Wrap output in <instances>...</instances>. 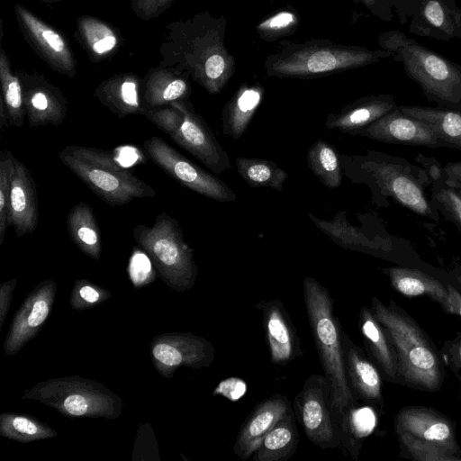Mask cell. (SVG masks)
<instances>
[{
    "mask_svg": "<svg viewBox=\"0 0 461 461\" xmlns=\"http://www.w3.org/2000/svg\"><path fill=\"white\" fill-rule=\"evenodd\" d=\"M159 47L158 65L186 71L210 95L219 94L236 70V60L225 46L227 21L209 12L167 23Z\"/></svg>",
    "mask_w": 461,
    "mask_h": 461,
    "instance_id": "cell-1",
    "label": "cell"
},
{
    "mask_svg": "<svg viewBox=\"0 0 461 461\" xmlns=\"http://www.w3.org/2000/svg\"><path fill=\"white\" fill-rule=\"evenodd\" d=\"M341 165L348 180L369 187L376 206H388L387 198H392L418 215L438 221V211L425 194L433 180L424 167L376 150L341 154Z\"/></svg>",
    "mask_w": 461,
    "mask_h": 461,
    "instance_id": "cell-2",
    "label": "cell"
},
{
    "mask_svg": "<svg viewBox=\"0 0 461 461\" xmlns=\"http://www.w3.org/2000/svg\"><path fill=\"white\" fill-rule=\"evenodd\" d=\"M390 51L346 45L327 39L303 42L282 40L278 50L267 56V77L277 78H316L344 72L391 59Z\"/></svg>",
    "mask_w": 461,
    "mask_h": 461,
    "instance_id": "cell-3",
    "label": "cell"
},
{
    "mask_svg": "<svg viewBox=\"0 0 461 461\" xmlns=\"http://www.w3.org/2000/svg\"><path fill=\"white\" fill-rule=\"evenodd\" d=\"M303 286L312 335L324 375L330 386L331 406L341 429L348 414L358 402L346 375L343 330L334 313V302L328 289L312 276H306Z\"/></svg>",
    "mask_w": 461,
    "mask_h": 461,
    "instance_id": "cell-4",
    "label": "cell"
},
{
    "mask_svg": "<svg viewBox=\"0 0 461 461\" xmlns=\"http://www.w3.org/2000/svg\"><path fill=\"white\" fill-rule=\"evenodd\" d=\"M370 310L385 329L396 353L401 383L418 390H440L444 371L438 352L419 324L395 302L376 296Z\"/></svg>",
    "mask_w": 461,
    "mask_h": 461,
    "instance_id": "cell-5",
    "label": "cell"
},
{
    "mask_svg": "<svg viewBox=\"0 0 461 461\" xmlns=\"http://www.w3.org/2000/svg\"><path fill=\"white\" fill-rule=\"evenodd\" d=\"M380 49L402 64L406 75L438 107L461 111V65L430 50L398 30L381 33Z\"/></svg>",
    "mask_w": 461,
    "mask_h": 461,
    "instance_id": "cell-6",
    "label": "cell"
},
{
    "mask_svg": "<svg viewBox=\"0 0 461 461\" xmlns=\"http://www.w3.org/2000/svg\"><path fill=\"white\" fill-rule=\"evenodd\" d=\"M61 162L95 194L112 206L152 198L157 192L101 149L69 145L59 153Z\"/></svg>",
    "mask_w": 461,
    "mask_h": 461,
    "instance_id": "cell-7",
    "label": "cell"
},
{
    "mask_svg": "<svg viewBox=\"0 0 461 461\" xmlns=\"http://www.w3.org/2000/svg\"><path fill=\"white\" fill-rule=\"evenodd\" d=\"M132 236L168 287L176 292L194 287L198 276L194 249L185 242L175 218L162 212L152 226L136 225Z\"/></svg>",
    "mask_w": 461,
    "mask_h": 461,
    "instance_id": "cell-8",
    "label": "cell"
},
{
    "mask_svg": "<svg viewBox=\"0 0 461 461\" xmlns=\"http://www.w3.org/2000/svg\"><path fill=\"white\" fill-rule=\"evenodd\" d=\"M22 399L34 400L68 418L113 420L122 411L123 401L103 384L79 375L51 378L27 389Z\"/></svg>",
    "mask_w": 461,
    "mask_h": 461,
    "instance_id": "cell-9",
    "label": "cell"
},
{
    "mask_svg": "<svg viewBox=\"0 0 461 461\" xmlns=\"http://www.w3.org/2000/svg\"><path fill=\"white\" fill-rule=\"evenodd\" d=\"M293 410L308 439L321 449L343 447V435L331 406L330 384L313 374L295 396Z\"/></svg>",
    "mask_w": 461,
    "mask_h": 461,
    "instance_id": "cell-10",
    "label": "cell"
},
{
    "mask_svg": "<svg viewBox=\"0 0 461 461\" xmlns=\"http://www.w3.org/2000/svg\"><path fill=\"white\" fill-rule=\"evenodd\" d=\"M143 148L148 157L180 185L217 202L236 200V194L225 182L186 158L162 138L148 139Z\"/></svg>",
    "mask_w": 461,
    "mask_h": 461,
    "instance_id": "cell-11",
    "label": "cell"
},
{
    "mask_svg": "<svg viewBox=\"0 0 461 461\" xmlns=\"http://www.w3.org/2000/svg\"><path fill=\"white\" fill-rule=\"evenodd\" d=\"M24 40L54 71L74 77L77 59L66 35L21 4L14 7Z\"/></svg>",
    "mask_w": 461,
    "mask_h": 461,
    "instance_id": "cell-12",
    "label": "cell"
},
{
    "mask_svg": "<svg viewBox=\"0 0 461 461\" xmlns=\"http://www.w3.org/2000/svg\"><path fill=\"white\" fill-rule=\"evenodd\" d=\"M150 355L158 374L170 378L179 367H208L214 360L215 348L191 332H166L153 338Z\"/></svg>",
    "mask_w": 461,
    "mask_h": 461,
    "instance_id": "cell-13",
    "label": "cell"
},
{
    "mask_svg": "<svg viewBox=\"0 0 461 461\" xmlns=\"http://www.w3.org/2000/svg\"><path fill=\"white\" fill-rule=\"evenodd\" d=\"M173 106L184 114L181 127L170 135L172 140L192 154L215 175L231 167L230 157L217 140L204 119L189 100L175 101Z\"/></svg>",
    "mask_w": 461,
    "mask_h": 461,
    "instance_id": "cell-14",
    "label": "cell"
},
{
    "mask_svg": "<svg viewBox=\"0 0 461 461\" xmlns=\"http://www.w3.org/2000/svg\"><path fill=\"white\" fill-rule=\"evenodd\" d=\"M57 291L53 280H43L27 295L14 314L4 341L7 356L17 354L39 334L51 312Z\"/></svg>",
    "mask_w": 461,
    "mask_h": 461,
    "instance_id": "cell-15",
    "label": "cell"
},
{
    "mask_svg": "<svg viewBox=\"0 0 461 461\" xmlns=\"http://www.w3.org/2000/svg\"><path fill=\"white\" fill-rule=\"evenodd\" d=\"M23 85L25 114L31 128L59 126L66 119L68 102L59 87L44 75L17 71Z\"/></svg>",
    "mask_w": 461,
    "mask_h": 461,
    "instance_id": "cell-16",
    "label": "cell"
},
{
    "mask_svg": "<svg viewBox=\"0 0 461 461\" xmlns=\"http://www.w3.org/2000/svg\"><path fill=\"white\" fill-rule=\"evenodd\" d=\"M357 135L390 144L447 148L425 122L403 113L399 106L357 131L353 136Z\"/></svg>",
    "mask_w": 461,
    "mask_h": 461,
    "instance_id": "cell-17",
    "label": "cell"
},
{
    "mask_svg": "<svg viewBox=\"0 0 461 461\" xmlns=\"http://www.w3.org/2000/svg\"><path fill=\"white\" fill-rule=\"evenodd\" d=\"M257 308L262 312L271 363L285 366L302 357L300 339L284 303L278 299L262 301Z\"/></svg>",
    "mask_w": 461,
    "mask_h": 461,
    "instance_id": "cell-18",
    "label": "cell"
},
{
    "mask_svg": "<svg viewBox=\"0 0 461 461\" xmlns=\"http://www.w3.org/2000/svg\"><path fill=\"white\" fill-rule=\"evenodd\" d=\"M394 430L396 434L406 432L436 443L461 456L455 423L434 409L422 406L402 408L394 418Z\"/></svg>",
    "mask_w": 461,
    "mask_h": 461,
    "instance_id": "cell-19",
    "label": "cell"
},
{
    "mask_svg": "<svg viewBox=\"0 0 461 461\" xmlns=\"http://www.w3.org/2000/svg\"><path fill=\"white\" fill-rule=\"evenodd\" d=\"M415 11L409 32L420 37L448 41L461 40V6L456 0H412Z\"/></svg>",
    "mask_w": 461,
    "mask_h": 461,
    "instance_id": "cell-20",
    "label": "cell"
},
{
    "mask_svg": "<svg viewBox=\"0 0 461 461\" xmlns=\"http://www.w3.org/2000/svg\"><path fill=\"white\" fill-rule=\"evenodd\" d=\"M293 406L285 395L274 394L259 402L241 424L233 452L242 460L252 456L265 436Z\"/></svg>",
    "mask_w": 461,
    "mask_h": 461,
    "instance_id": "cell-21",
    "label": "cell"
},
{
    "mask_svg": "<svg viewBox=\"0 0 461 461\" xmlns=\"http://www.w3.org/2000/svg\"><path fill=\"white\" fill-rule=\"evenodd\" d=\"M342 349L348 381L358 400L384 410L382 377L375 363L349 335L342 331Z\"/></svg>",
    "mask_w": 461,
    "mask_h": 461,
    "instance_id": "cell-22",
    "label": "cell"
},
{
    "mask_svg": "<svg viewBox=\"0 0 461 461\" xmlns=\"http://www.w3.org/2000/svg\"><path fill=\"white\" fill-rule=\"evenodd\" d=\"M310 221L335 244L349 250L384 257L392 249L391 240L380 234L367 232L362 227L351 224L346 212H339L332 219H321L308 212Z\"/></svg>",
    "mask_w": 461,
    "mask_h": 461,
    "instance_id": "cell-23",
    "label": "cell"
},
{
    "mask_svg": "<svg viewBox=\"0 0 461 461\" xmlns=\"http://www.w3.org/2000/svg\"><path fill=\"white\" fill-rule=\"evenodd\" d=\"M39 221L37 187L30 170L14 157L10 196V226L17 237L32 233Z\"/></svg>",
    "mask_w": 461,
    "mask_h": 461,
    "instance_id": "cell-24",
    "label": "cell"
},
{
    "mask_svg": "<svg viewBox=\"0 0 461 461\" xmlns=\"http://www.w3.org/2000/svg\"><path fill=\"white\" fill-rule=\"evenodd\" d=\"M94 95L118 118L144 114L142 79L131 72L117 73L102 81Z\"/></svg>",
    "mask_w": 461,
    "mask_h": 461,
    "instance_id": "cell-25",
    "label": "cell"
},
{
    "mask_svg": "<svg viewBox=\"0 0 461 461\" xmlns=\"http://www.w3.org/2000/svg\"><path fill=\"white\" fill-rule=\"evenodd\" d=\"M398 106L392 95H367L347 104L339 113H329L325 126L329 130L353 135Z\"/></svg>",
    "mask_w": 461,
    "mask_h": 461,
    "instance_id": "cell-26",
    "label": "cell"
},
{
    "mask_svg": "<svg viewBox=\"0 0 461 461\" xmlns=\"http://www.w3.org/2000/svg\"><path fill=\"white\" fill-rule=\"evenodd\" d=\"M358 327L366 355L375 363L383 377L390 383H401L397 357L393 343L383 325L370 308L360 310Z\"/></svg>",
    "mask_w": 461,
    "mask_h": 461,
    "instance_id": "cell-27",
    "label": "cell"
},
{
    "mask_svg": "<svg viewBox=\"0 0 461 461\" xmlns=\"http://www.w3.org/2000/svg\"><path fill=\"white\" fill-rule=\"evenodd\" d=\"M190 75L175 67L158 65L142 79V96L149 106H163L188 100L192 88Z\"/></svg>",
    "mask_w": 461,
    "mask_h": 461,
    "instance_id": "cell-28",
    "label": "cell"
},
{
    "mask_svg": "<svg viewBox=\"0 0 461 461\" xmlns=\"http://www.w3.org/2000/svg\"><path fill=\"white\" fill-rule=\"evenodd\" d=\"M75 38L94 63L113 58L124 41L120 31L113 24L87 14L77 19Z\"/></svg>",
    "mask_w": 461,
    "mask_h": 461,
    "instance_id": "cell-29",
    "label": "cell"
},
{
    "mask_svg": "<svg viewBox=\"0 0 461 461\" xmlns=\"http://www.w3.org/2000/svg\"><path fill=\"white\" fill-rule=\"evenodd\" d=\"M381 271L389 277L392 287L407 297L426 295L439 303L450 314H456L447 285L419 269L385 267Z\"/></svg>",
    "mask_w": 461,
    "mask_h": 461,
    "instance_id": "cell-30",
    "label": "cell"
},
{
    "mask_svg": "<svg viewBox=\"0 0 461 461\" xmlns=\"http://www.w3.org/2000/svg\"><path fill=\"white\" fill-rule=\"evenodd\" d=\"M265 95V87L259 83H242L225 104L221 113L224 135L240 139L246 130Z\"/></svg>",
    "mask_w": 461,
    "mask_h": 461,
    "instance_id": "cell-31",
    "label": "cell"
},
{
    "mask_svg": "<svg viewBox=\"0 0 461 461\" xmlns=\"http://www.w3.org/2000/svg\"><path fill=\"white\" fill-rule=\"evenodd\" d=\"M299 434L294 410L280 419L265 436L252 456L253 461H285L296 451Z\"/></svg>",
    "mask_w": 461,
    "mask_h": 461,
    "instance_id": "cell-32",
    "label": "cell"
},
{
    "mask_svg": "<svg viewBox=\"0 0 461 461\" xmlns=\"http://www.w3.org/2000/svg\"><path fill=\"white\" fill-rule=\"evenodd\" d=\"M399 108L425 122L447 148L461 151V111L420 105H399Z\"/></svg>",
    "mask_w": 461,
    "mask_h": 461,
    "instance_id": "cell-33",
    "label": "cell"
},
{
    "mask_svg": "<svg viewBox=\"0 0 461 461\" xmlns=\"http://www.w3.org/2000/svg\"><path fill=\"white\" fill-rule=\"evenodd\" d=\"M68 230L72 241L86 255L99 260L102 255V239L99 226L89 203L79 202L67 217Z\"/></svg>",
    "mask_w": 461,
    "mask_h": 461,
    "instance_id": "cell-34",
    "label": "cell"
},
{
    "mask_svg": "<svg viewBox=\"0 0 461 461\" xmlns=\"http://www.w3.org/2000/svg\"><path fill=\"white\" fill-rule=\"evenodd\" d=\"M307 165L319 181L329 188H337L342 184L341 154L330 142L318 140L308 149Z\"/></svg>",
    "mask_w": 461,
    "mask_h": 461,
    "instance_id": "cell-35",
    "label": "cell"
},
{
    "mask_svg": "<svg viewBox=\"0 0 461 461\" xmlns=\"http://www.w3.org/2000/svg\"><path fill=\"white\" fill-rule=\"evenodd\" d=\"M240 177L251 187H270L281 191L288 174L274 161L239 157L235 160Z\"/></svg>",
    "mask_w": 461,
    "mask_h": 461,
    "instance_id": "cell-36",
    "label": "cell"
},
{
    "mask_svg": "<svg viewBox=\"0 0 461 461\" xmlns=\"http://www.w3.org/2000/svg\"><path fill=\"white\" fill-rule=\"evenodd\" d=\"M0 81L3 101L9 115L10 126L22 127L24 122L23 85L17 71L11 67L7 53L0 44Z\"/></svg>",
    "mask_w": 461,
    "mask_h": 461,
    "instance_id": "cell-37",
    "label": "cell"
},
{
    "mask_svg": "<svg viewBox=\"0 0 461 461\" xmlns=\"http://www.w3.org/2000/svg\"><path fill=\"white\" fill-rule=\"evenodd\" d=\"M0 435L12 440L28 443L54 438L58 432L33 416L3 412L0 414Z\"/></svg>",
    "mask_w": 461,
    "mask_h": 461,
    "instance_id": "cell-38",
    "label": "cell"
},
{
    "mask_svg": "<svg viewBox=\"0 0 461 461\" xmlns=\"http://www.w3.org/2000/svg\"><path fill=\"white\" fill-rule=\"evenodd\" d=\"M300 25V15L292 6H283L262 19L255 27L258 37L273 42L295 32Z\"/></svg>",
    "mask_w": 461,
    "mask_h": 461,
    "instance_id": "cell-39",
    "label": "cell"
},
{
    "mask_svg": "<svg viewBox=\"0 0 461 461\" xmlns=\"http://www.w3.org/2000/svg\"><path fill=\"white\" fill-rule=\"evenodd\" d=\"M397 436L402 456L416 461H461V456L436 443L418 438L406 432L398 433Z\"/></svg>",
    "mask_w": 461,
    "mask_h": 461,
    "instance_id": "cell-40",
    "label": "cell"
},
{
    "mask_svg": "<svg viewBox=\"0 0 461 461\" xmlns=\"http://www.w3.org/2000/svg\"><path fill=\"white\" fill-rule=\"evenodd\" d=\"M431 185V203L461 230L460 194L455 188L446 184L442 176L436 178Z\"/></svg>",
    "mask_w": 461,
    "mask_h": 461,
    "instance_id": "cell-41",
    "label": "cell"
},
{
    "mask_svg": "<svg viewBox=\"0 0 461 461\" xmlns=\"http://www.w3.org/2000/svg\"><path fill=\"white\" fill-rule=\"evenodd\" d=\"M14 172V156L7 149L0 152V245L10 227V196Z\"/></svg>",
    "mask_w": 461,
    "mask_h": 461,
    "instance_id": "cell-42",
    "label": "cell"
},
{
    "mask_svg": "<svg viewBox=\"0 0 461 461\" xmlns=\"http://www.w3.org/2000/svg\"><path fill=\"white\" fill-rule=\"evenodd\" d=\"M364 5L373 15L390 23L394 15L401 24H405L415 11L412 0H354Z\"/></svg>",
    "mask_w": 461,
    "mask_h": 461,
    "instance_id": "cell-43",
    "label": "cell"
},
{
    "mask_svg": "<svg viewBox=\"0 0 461 461\" xmlns=\"http://www.w3.org/2000/svg\"><path fill=\"white\" fill-rule=\"evenodd\" d=\"M111 297V293L87 279L76 280L70 295V306L77 311L91 309Z\"/></svg>",
    "mask_w": 461,
    "mask_h": 461,
    "instance_id": "cell-44",
    "label": "cell"
},
{
    "mask_svg": "<svg viewBox=\"0 0 461 461\" xmlns=\"http://www.w3.org/2000/svg\"><path fill=\"white\" fill-rule=\"evenodd\" d=\"M154 267L149 255L142 249L134 247L129 258L127 272L135 288H140L154 282L156 278Z\"/></svg>",
    "mask_w": 461,
    "mask_h": 461,
    "instance_id": "cell-45",
    "label": "cell"
},
{
    "mask_svg": "<svg viewBox=\"0 0 461 461\" xmlns=\"http://www.w3.org/2000/svg\"><path fill=\"white\" fill-rule=\"evenodd\" d=\"M143 115L157 128L169 136L178 131L184 121L183 113L172 104L163 106L147 105Z\"/></svg>",
    "mask_w": 461,
    "mask_h": 461,
    "instance_id": "cell-46",
    "label": "cell"
},
{
    "mask_svg": "<svg viewBox=\"0 0 461 461\" xmlns=\"http://www.w3.org/2000/svg\"><path fill=\"white\" fill-rule=\"evenodd\" d=\"M176 0H131V8L135 15L149 21L160 16L170 8Z\"/></svg>",
    "mask_w": 461,
    "mask_h": 461,
    "instance_id": "cell-47",
    "label": "cell"
},
{
    "mask_svg": "<svg viewBox=\"0 0 461 461\" xmlns=\"http://www.w3.org/2000/svg\"><path fill=\"white\" fill-rule=\"evenodd\" d=\"M444 358L456 375L461 371V334L453 340L445 342L441 348Z\"/></svg>",
    "mask_w": 461,
    "mask_h": 461,
    "instance_id": "cell-48",
    "label": "cell"
},
{
    "mask_svg": "<svg viewBox=\"0 0 461 461\" xmlns=\"http://www.w3.org/2000/svg\"><path fill=\"white\" fill-rule=\"evenodd\" d=\"M247 391V385L244 381L238 378H229L221 381L215 388L213 394H221L231 401H237Z\"/></svg>",
    "mask_w": 461,
    "mask_h": 461,
    "instance_id": "cell-49",
    "label": "cell"
},
{
    "mask_svg": "<svg viewBox=\"0 0 461 461\" xmlns=\"http://www.w3.org/2000/svg\"><path fill=\"white\" fill-rule=\"evenodd\" d=\"M17 279L12 278L0 285V330L5 323L13 300Z\"/></svg>",
    "mask_w": 461,
    "mask_h": 461,
    "instance_id": "cell-50",
    "label": "cell"
},
{
    "mask_svg": "<svg viewBox=\"0 0 461 461\" xmlns=\"http://www.w3.org/2000/svg\"><path fill=\"white\" fill-rule=\"evenodd\" d=\"M446 184L453 188H461V161L450 162L441 169Z\"/></svg>",
    "mask_w": 461,
    "mask_h": 461,
    "instance_id": "cell-51",
    "label": "cell"
},
{
    "mask_svg": "<svg viewBox=\"0 0 461 461\" xmlns=\"http://www.w3.org/2000/svg\"><path fill=\"white\" fill-rule=\"evenodd\" d=\"M448 291L450 294L451 301L455 308L456 314L461 317V294L452 285H447Z\"/></svg>",
    "mask_w": 461,
    "mask_h": 461,
    "instance_id": "cell-52",
    "label": "cell"
},
{
    "mask_svg": "<svg viewBox=\"0 0 461 461\" xmlns=\"http://www.w3.org/2000/svg\"><path fill=\"white\" fill-rule=\"evenodd\" d=\"M9 115L3 101V98L0 97V131H3L5 127H9Z\"/></svg>",
    "mask_w": 461,
    "mask_h": 461,
    "instance_id": "cell-53",
    "label": "cell"
},
{
    "mask_svg": "<svg viewBox=\"0 0 461 461\" xmlns=\"http://www.w3.org/2000/svg\"><path fill=\"white\" fill-rule=\"evenodd\" d=\"M41 1L43 3H46V4H54V3L59 2L60 0H41Z\"/></svg>",
    "mask_w": 461,
    "mask_h": 461,
    "instance_id": "cell-54",
    "label": "cell"
},
{
    "mask_svg": "<svg viewBox=\"0 0 461 461\" xmlns=\"http://www.w3.org/2000/svg\"><path fill=\"white\" fill-rule=\"evenodd\" d=\"M456 277L458 280V282L461 284V270L456 271Z\"/></svg>",
    "mask_w": 461,
    "mask_h": 461,
    "instance_id": "cell-55",
    "label": "cell"
},
{
    "mask_svg": "<svg viewBox=\"0 0 461 461\" xmlns=\"http://www.w3.org/2000/svg\"><path fill=\"white\" fill-rule=\"evenodd\" d=\"M456 376L458 377L459 382H460V399H461V371L458 373V375H456Z\"/></svg>",
    "mask_w": 461,
    "mask_h": 461,
    "instance_id": "cell-56",
    "label": "cell"
},
{
    "mask_svg": "<svg viewBox=\"0 0 461 461\" xmlns=\"http://www.w3.org/2000/svg\"><path fill=\"white\" fill-rule=\"evenodd\" d=\"M456 190V192L460 194L461 196V188H455Z\"/></svg>",
    "mask_w": 461,
    "mask_h": 461,
    "instance_id": "cell-57",
    "label": "cell"
}]
</instances>
